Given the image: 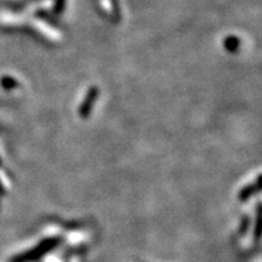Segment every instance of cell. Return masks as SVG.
<instances>
[{
	"label": "cell",
	"mask_w": 262,
	"mask_h": 262,
	"mask_svg": "<svg viewBox=\"0 0 262 262\" xmlns=\"http://www.w3.org/2000/svg\"><path fill=\"white\" fill-rule=\"evenodd\" d=\"M57 242L58 239L57 238H50V239H47V241H44L40 245H38L37 248L34 249V250H32L31 253H29L28 255H26V256H22L21 258H29V260H34V258H38L44 255L45 253H47L48 250H51L52 248H55L57 245Z\"/></svg>",
	"instance_id": "1"
},
{
	"label": "cell",
	"mask_w": 262,
	"mask_h": 262,
	"mask_svg": "<svg viewBox=\"0 0 262 262\" xmlns=\"http://www.w3.org/2000/svg\"><path fill=\"white\" fill-rule=\"evenodd\" d=\"M258 183H260V179L257 180L256 185H249L247 187H244L239 192V201H247L249 196H251L255 192L258 191Z\"/></svg>",
	"instance_id": "2"
}]
</instances>
